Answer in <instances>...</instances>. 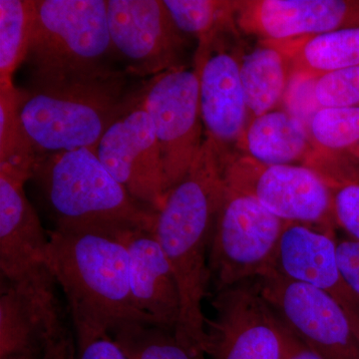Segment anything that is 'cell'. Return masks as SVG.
Instances as JSON below:
<instances>
[{"label": "cell", "mask_w": 359, "mask_h": 359, "mask_svg": "<svg viewBox=\"0 0 359 359\" xmlns=\"http://www.w3.org/2000/svg\"><path fill=\"white\" fill-rule=\"evenodd\" d=\"M65 328L56 287H20L2 283L0 356L42 355L48 340Z\"/></svg>", "instance_id": "17"}, {"label": "cell", "mask_w": 359, "mask_h": 359, "mask_svg": "<svg viewBox=\"0 0 359 359\" xmlns=\"http://www.w3.org/2000/svg\"><path fill=\"white\" fill-rule=\"evenodd\" d=\"M128 359H205L180 341L176 332L155 323L130 321L111 332Z\"/></svg>", "instance_id": "22"}, {"label": "cell", "mask_w": 359, "mask_h": 359, "mask_svg": "<svg viewBox=\"0 0 359 359\" xmlns=\"http://www.w3.org/2000/svg\"><path fill=\"white\" fill-rule=\"evenodd\" d=\"M111 46L130 74L150 76L183 66V33L160 0H108Z\"/></svg>", "instance_id": "11"}, {"label": "cell", "mask_w": 359, "mask_h": 359, "mask_svg": "<svg viewBox=\"0 0 359 359\" xmlns=\"http://www.w3.org/2000/svg\"><path fill=\"white\" fill-rule=\"evenodd\" d=\"M229 188L256 199L287 223L332 231L334 189L308 166L264 165L250 156L229 157Z\"/></svg>", "instance_id": "7"}, {"label": "cell", "mask_w": 359, "mask_h": 359, "mask_svg": "<svg viewBox=\"0 0 359 359\" xmlns=\"http://www.w3.org/2000/svg\"><path fill=\"white\" fill-rule=\"evenodd\" d=\"M142 96L159 142L168 195L188 174L204 142L197 67L157 75Z\"/></svg>", "instance_id": "9"}, {"label": "cell", "mask_w": 359, "mask_h": 359, "mask_svg": "<svg viewBox=\"0 0 359 359\" xmlns=\"http://www.w3.org/2000/svg\"><path fill=\"white\" fill-rule=\"evenodd\" d=\"M130 285L137 306L160 325L176 332L181 314L178 283L153 229L123 231Z\"/></svg>", "instance_id": "18"}, {"label": "cell", "mask_w": 359, "mask_h": 359, "mask_svg": "<svg viewBox=\"0 0 359 359\" xmlns=\"http://www.w3.org/2000/svg\"><path fill=\"white\" fill-rule=\"evenodd\" d=\"M236 22L263 41H289L359 27V0H245Z\"/></svg>", "instance_id": "15"}, {"label": "cell", "mask_w": 359, "mask_h": 359, "mask_svg": "<svg viewBox=\"0 0 359 359\" xmlns=\"http://www.w3.org/2000/svg\"><path fill=\"white\" fill-rule=\"evenodd\" d=\"M335 224L359 242V182H348L334 189Z\"/></svg>", "instance_id": "28"}, {"label": "cell", "mask_w": 359, "mask_h": 359, "mask_svg": "<svg viewBox=\"0 0 359 359\" xmlns=\"http://www.w3.org/2000/svg\"><path fill=\"white\" fill-rule=\"evenodd\" d=\"M123 75L60 89L20 90L23 129L37 157L78 149L95 151L124 107Z\"/></svg>", "instance_id": "5"}, {"label": "cell", "mask_w": 359, "mask_h": 359, "mask_svg": "<svg viewBox=\"0 0 359 359\" xmlns=\"http://www.w3.org/2000/svg\"><path fill=\"white\" fill-rule=\"evenodd\" d=\"M313 92L320 108L359 107V66L323 75Z\"/></svg>", "instance_id": "27"}, {"label": "cell", "mask_w": 359, "mask_h": 359, "mask_svg": "<svg viewBox=\"0 0 359 359\" xmlns=\"http://www.w3.org/2000/svg\"><path fill=\"white\" fill-rule=\"evenodd\" d=\"M177 29L197 37L199 42L210 39L228 26L237 25L236 16L241 1L215 0H164Z\"/></svg>", "instance_id": "25"}, {"label": "cell", "mask_w": 359, "mask_h": 359, "mask_svg": "<svg viewBox=\"0 0 359 359\" xmlns=\"http://www.w3.org/2000/svg\"><path fill=\"white\" fill-rule=\"evenodd\" d=\"M337 254L342 276L359 299V242L351 238L339 241Z\"/></svg>", "instance_id": "30"}, {"label": "cell", "mask_w": 359, "mask_h": 359, "mask_svg": "<svg viewBox=\"0 0 359 359\" xmlns=\"http://www.w3.org/2000/svg\"><path fill=\"white\" fill-rule=\"evenodd\" d=\"M20 90L0 85V167L32 180L37 155L21 123L18 110Z\"/></svg>", "instance_id": "24"}, {"label": "cell", "mask_w": 359, "mask_h": 359, "mask_svg": "<svg viewBox=\"0 0 359 359\" xmlns=\"http://www.w3.org/2000/svg\"><path fill=\"white\" fill-rule=\"evenodd\" d=\"M96 154L136 202L155 212L162 209L167 197L162 156L143 96L125 104L99 141Z\"/></svg>", "instance_id": "10"}, {"label": "cell", "mask_w": 359, "mask_h": 359, "mask_svg": "<svg viewBox=\"0 0 359 359\" xmlns=\"http://www.w3.org/2000/svg\"><path fill=\"white\" fill-rule=\"evenodd\" d=\"M215 318L207 320L211 359H283L275 313L257 280L216 292Z\"/></svg>", "instance_id": "13"}, {"label": "cell", "mask_w": 359, "mask_h": 359, "mask_svg": "<svg viewBox=\"0 0 359 359\" xmlns=\"http://www.w3.org/2000/svg\"><path fill=\"white\" fill-rule=\"evenodd\" d=\"M75 359H128L109 332H74Z\"/></svg>", "instance_id": "29"}, {"label": "cell", "mask_w": 359, "mask_h": 359, "mask_svg": "<svg viewBox=\"0 0 359 359\" xmlns=\"http://www.w3.org/2000/svg\"><path fill=\"white\" fill-rule=\"evenodd\" d=\"M42 355L33 353L13 354V355L0 356V359H41Z\"/></svg>", "instance_id": "33"}, {"label": "cell", "mask_w": 359, "mask_h": 359, "mask_svg": "<svg viewBox=\"0 0 359 359\" xmlns=\"http://www.w3.org/2000/svg\"><path fill=\"white\" fill-rule=\"evenodd\" d=\"M27 178L0 167V269L4 283L20 287L57 285L47 264L49 233L26 197Z\"/></svg>", "instance_id": "14"}, {"label": "cell", "mask_w": 359, "mask_h": 359, "mask_svg": "<svg viewBox=\"0 0 359 359\" xmlns=\"http://www.w3.org/2000/svg\"><path fill=\"white\" fill-rule=\"evenodd\" d=\"M34 0H0V85H13L25 62L34 25Z\"/></svg>", "instance_id": "23"}, {"label": "cell", "mask_w": 359, "mask_h": 359, "mask_svg": "<svg viewBox=\"0 0 359 359\" xmlns=\"http://www.w3.org/2000/svg\"><path fill=\"white\" fill-rule=\"evenodd\" d=\"M262 297L294 337L323 359H359V337L339 302L308 283L266 271Z\"/></svg>", "instance_id": "8"}, {"label": "cell", "mask_w": 359, "mask_h": 359, "mask_svg": "<svg viewBox=\"0 0 359 359\" xmlns=\"http://www.w3.org/2000/svg\"><path fill=\"white\" fill-rule=\"evenodd\" d=\"M32 180L55 224L54 230H154L157 212L136 202L103 166L95 151L78 149L42 156Z\"/></svg>", "instance_id": "4"}, {"label": "cell", "mask_w": 359, "mask_h": 359, "mask_svg": "<svg viewBox=\"0 0 359 359\" xmlns=\"http://www.w3.org/2000/svg\"><path fill=\"white\" fill-rule=\"evenodd\" d=\"M276 316V314H275ZM278 334H280V344H282L283 359H323L318 354L304 346V344L294 337L292 332L283 325L282 321L276 316Z\"/></svg>", "instance_id": "31"}, {"label": "cell", "mask_w": 359, "mask_h": 359, "mask_svg": "<svg viewBox=\"0 0 359 359\" xmlns=\"http://www.w3.org/2000/svg\"><path fill=\"white\" fill-rule=\"evenodd\" d=\"M123 231L49 233L47 264L65 295L74 332L111 334L130 321L158 325L139 309L132 294Z\"/></svg>", "instance_id": "2"}, {"label": "cell", "mask_w": 359, "mask_h": 359, "mask_svg": "<svg viewBox=\"0 0 359 359\" xmlns=\"http://www.w3.org/2000/svg\"><path fill=\"white\" fill-rule=\"evenodd\" d=\"M309 131L327 150L353 147L359 142V107L320 108L309 122Z\"/></svg>", "instance_id": "26"}, {"label": "cell", "mask_w": 359, "mask_h": 359, "mask_svg": "<svg viewBox=\"0 0 359 359\" xmlns=\"http://www.w3.org/2000/svg\"><path fill=\"white\" fill-rule=\"evenodd\" d=\"M238 145L262 164L292 165L309 152V131L289 111H269L254 118Z\"/></svg>", "instance_id": "20"}, {"label": "cell", "mask_w": 359, "mask_h": 359, "mask_svg": "<svg viewBox=\"0 0 359 359\" xmlns=\"http://www.w3.org/2000/svg\"><path fill=\"white\" fill-rule=\"evenodd\" d=\"M229 157L228 150L205 136L188 174L168 193L154 226L181 297L176 337L205 356L209 334L203 302L211 285L210 247L226 193Z\"/></svg>", "instance_id": "1"}, {"label": "cell", "mask_w": 359, "mask_h": 359, "mask_svg": "<svg viewBox=\"0 0 359 359\" xmlns=\"http://www.w3.org/2000/svg\"><path fill=\"white\" fill-rule=\"evenodd\" d=\"M25 62L32 88L60 89L122 75L107 65L112 52L105 0H34Z\"/></svg>", "instance_id": "3"}, {"label": "cell", "mask_w": 359, "mask_h": 359, "mask_svg": "<svg viewBox=\"0 0 359 359\" xmlns=\"http://www.w3.org/2000/svg\"><path fill=\"white\" fill-rule=\"evenodd\" d=\"M41 359H75L74 334L65 328L60 334L51 337Z\"/></svg>", "instance_id": "32"}, {"label": "cell", "mask_w": 359, "mask_h": 359, "mask_svg": "<svg viewBox=\"0 0 359 359\" xmlns=\"http://www.w3.org/2000/svg\"><path fill=\"white\" fill-rule=\"evenodd\" d=\"M237 25L229 26L199 42L196 53L205 136L224 149L231 144L238 145L242 140L248 114L241 80L243 54L230 41L237 34Z\"/></svg>", "instance_id": "12"}, {"label": "cell", "mask_w": 359, "mask_h": 359, "mask_svg": "<svg viewBox=\"0 0 359 359\" xmlns=\"http://www.w3.org/2000/svg\"><path fill=\"white\" fill-rule=\"evenodd\" d=\"M287 224L254 198L226 184L210 247V280L215 292L256 280L269 271Z\"/></svg>", "instance_id": "6"}, {"label": "cell", "mask_w": 359, "mask_h": 359, "mask_svg": "<svg viewBox=\"0 0 359 359\" xmlns=\"http://www.w3.org/2000/svg\"><path fill=\"white\" fill-rule=\"evenodd\" d=\"M276 43L289 58L290 78L316 80L359 66V27Z\"/></svg>", "instance_id": "19"}, {"label": "cell", "mask_w": 359, "mask_h": 359, "mask_svg": "<svg viewBox=\"0 0 359 359\" xmlns=\"http://www.w3.org/2000/svg\"><path fill=\"white\" fill-rule=\"evenodd\" d=\"M241 80L248 111L254 117L273 111L290 80V60L276 42L264 43L243 54Z\"/></svg>", "instance_id": "21"}, {"label": "cell", "mask_w": 359, "mask_h": 359, "mask_svg": "<svg viewBox=\"0 0 359 359\" xmlns=\"http://www.w3.org/2000/svg\"><path fill=\"white\" fill-rule=\"evenodd\" d=\"M337 247L332 231L287 223L269 271L330 295L346 311L359 337V299L340 271Z\"/></svg>", "instance_id": "16"}]
</instances>
